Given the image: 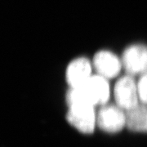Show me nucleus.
I'll list each match as a JSON object with an SVG mask.
<instances>
[{
	"instance_id": "423d86ee",
	"label": "nucleus",
	"mask_w": 147,
	"mask_h": 147,
	"mask_svg": "<svg viewBox=\"0 0 147 147\" xmlns=\"http://www.w3.org/2000/svg\"><path fill=\"white\" fill-rule=\"evenodd\" d=\"M92 65L96 74L106 79L117 77L123 68L122 60L115 53L107 50H101L95 54Z\"/></svg>"
},
{
	"instance_id": "20e7f679",
	"label": "nucleus",
	"mask_w": 147,
	"mask_h": 147,
	"mask_svg": "<svg viewBox=\"0 0 147 147\" xmlns=\"http://www.w3.org/2000/svg\"><path fill=\"white\" fill-rule=\"evenodd\" d=\"M114 96L116 105L123 110H131L140 104L137 82L133 77L127 74L116 82L114 88Z\"/></svg>"
},
{
	"instance_id": "7ed1b4c3",
	"label": "nucleus",
	"mask_w": 147,
	"mask_h": 147,
	"mask_svg": "<svg viewBox=\"0 0 147 147\" xmlns=\"http://www.w3.org/2000/svg\"><path fill=\"white\" fill-rule=\"evenodd\" d=\"M96 125L108 133L119 132L126 127V112L116 104L101 105L96 113Z\"/></svg>"
},
{
	"instance_id": "0eeeda50",
	"label": "nucleus",
	"mask_w": 147,
	"mask_h": 147,
	"mask_svg": "<svg viewBox=\"0 0 147 147\" xmlns=\"http://www.w3.org/2000/svg\"><path fill=\"white\" fill-rule=\"evenodd\" d=\"M92 62L88 58L77 57L69 64L65 78L70 88H76L85 84L92 76Z\"/></svg>"
},
{
	"instance_id": "39448f33",
	"label": "nucleus",
	"mask_w": 147,
	"mask_h": 147,
	"mask_svg": "<svg viewBox=\"0 0 147 147\" xmlns=\"http://www.w3.org/2000/svg\"><path fill=\"white\" fill-rule=\"evenodd\" d=\"M121 60L127 74L141 76L147 73V45L135 43L128 46L123 51Z\"/></svg>"
},
{
	"instance_id": "6e6552de",
	"label": "nucleus",
	"mask_w": 147,
	"mask_h": 147,
	"mask_svg": "<svg viewBox=\"0 0 147 147\" xmlns=\"http://www.w3.org/2000/svg\"><path fill=\"white\" fill-rule=\"evenodd\" d=\"M126 112V127L132 131L147 132V105L140 103Z\"/></svg>"
},
{
	"instance_id": "f03ea898",
	"label": "nucleus",
	"mask_w": 147,
	"mask_h": 147,
	"mask_svg": "<svg viewBox=\"0 0 147 147\" xmlns=\"http://www.w3.org/2000/svg\"><path fill=\"white\" fill-rule=\"evenodd\" d=\"M94 107L90 105H69L66 119L80 132L91 134L96 126V113Z\"/></svg>"
},
{
	"instance_id": "f257e3e1",
	"label": "nucleus",
	"mask_w": 147,
	"mask_h": 147,
	"mask_svg": "<svg viewBox=\"0 0 147 147\" xmlns=\"http://www.w3.org/2000/svg\"><path fill=\"white\" fill-rule=\"evenodd\" d=\"M79 88L86 103L93 106L107 104L110 94L108 79L98 74H92L85 84Z\"/></svg>"
},
{
	"instance_id": "1a4fd4ad",
	"label": "nucleus",
	"mask_w": 147,
	"mask_h": 147,
	"mask_svg": "<svg viewBox=\"0 0 147 147\" xmlns=\"http://www.w3.org/2000/svg\"><path fill=\"white\" fill-rule=\"evenodd\" d=\"M137 88L140 102L147 105V73L140 76V79L137 81Z\"/></svg>"
}]
</instances>
